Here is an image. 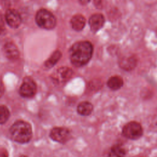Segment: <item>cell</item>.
Listing matches in <instances>:
<instances>
[{
	"instance_id": "cell-1",
	"label": "cell",
	"mask_w": 157,
	"mask_h": 157,
	"mask_svg": "<svg viewBox=\"0 0 157 157\" xmlns=\"http://www.w3.org/2000/svg\"><path fill=\"white\" fill-rule=\"evenodd\" d=\"M93 47L89 41H80L75 43L69 50V58L75 67L86 64L92 57Z\"/></svg>"
},
{
	"instance_id": "cell-18",
	"label": "cell",
	"mask_w": 157,
	"mask_h": 157,
	"mask_svg": "<svg viewBox=\"0 0 157 157\" xmlns=\"http://www.w3.org/2000/svg\"><path fill=\"white\" fill-rule=\"evenodd\" d=\"M94 4L98 9H101L104 6V0H94Z\"/></svg>"
},
{
	"instance_id": "cell-2",
	"label": "cell",
	"mask_w": 157,
	"mask_h": 157,
	"mask_svg": "<svg viewBox=\"0 0 157 157\" xmlns=\"http://www.w3.org/2000/svg\"><path fill=\"white\" fill-rule=\"evenodd\" d=\"M9 132L12 139L15 142L20 144L29 142L33 136L31 124L23 120L15 121L11 126Z\"/></svg>"
},
{
	"instance_id": "cell-11",
	"label": "cell",
	"mask_w": 157,
	"mask_h": 157,
	"mask_svg": "<svg viewBox=\"0 0 157 157\" xmlns=\"http://www.w3.org/2000/svg\"><path fill=\"white\" fill-rule=\"evenodd\" d=\"M93 110V106L91 103L86 101L80 102L77 108L78 114L83 116H88L91 113Z\"/></svg>"
},
{
	"instance_id": "cell-3",
	"label": "cell",
	"mask_w": 157,
	"mask_h": 157,
	"mask_svg": "<svg viewBox=\"0 0 157 157\" xmlns=\"http://www.w3.org/2000/svg\"><path fill=\"white\" fill-rule=\"evenodd\" d=\"M35 19L40 28L47 30L53 29L56 24V20L53 14L44 9H40L37 12Z\"/></svg>"
},
{
	"instance_id": "cell-14",
	"label": "cell",
	"mask_w": 157,
	"mask_h": 157,
	"mask_svg": "<svg viewBox=\"0 0 157 157\" xmlns=\"http://www.w3.org/2000/svg\"><path fill=\"white\" fill-rule=\"evenodd\" d=\"M62 56L61 52L59 50H56L53 53L51 56L45 62V66L48 68H51L54 66L56 63L59 60Z\"/></svg>"
},
{
	"instance_id": "cell-8",
	"label": "cell",
	"mask_w": 157,
	"mask_h": 157,
	"mask_svg": "<svg viewBox=\"0 0 157 157\" xmlns=\"http://www.w3.org/2000/svg\"><path fill=\"white\" fill-rule=\"evenodd\" d=\"M104 21V17L101 13H96L91 15L88 21L91 31L94 33L98 31L103 26Z\"/></svg>"
},
{
	"instance_id": "cell-10",
	"label": "cell",
	"mask_w": 157,
	"mask_h": 157,
	"mask_svg": "<svg viewBox=\"0 0 157 157\" xmlns=\"http://www.w3.org/2000/svg\"><path fill=\"white\" fill-rule=\"evenodd\" d=\"M71 23L72 28L77 31H82L85 26L86 20L83 16L82 15H74L71 21Z\"/></svg>"
},
{
	"instance_id": "cell-19",
	"label": "cell",
	"mask_w": 157,
	"mask_h": 157,
	"mask_svg": "<svg viewBox=\"0 0 157 157\" xmlns=\"http://www.w3.org/2000/svg\"><path fill=\"white\" fill-rule=\"evenodd\" d=\"M5 31V25L2 17L0 16V35L3 34Z\"/></svg>"
},
{
	"instance_id": "cell-12",
	"label": "cell",
	"mask_w": 157,
	"mask_h": 157,
	"mask_svg": "<svg viewBox=\"0 0 157 157\" xmlns=\"http://www.w3.org/2000/svg\"><path fill=\"white\" fill-rule=\"evenodd\" d=\"M107 84L111 90H117L123 86V80L120 76H113L109 79Z\"/></svg>"
},
{
	"instance_id": "cell-13",
	"label": "cell",
	"mask_w": 157,
	"mask_h": 157,
	"mask_svg": "<svg viewBox=\"0 0 157 157\" xmlns=\"http://www.w3.org/2000/svg\"><path fill=\"white\" fill-rule=\"evenodd\" d=\"M137 59L133 56L124 58L120 63V66L124 70L129 71L132 69L136 65Z\"/></svg>"
},
{
	"instance_id": "cell-17",
	"label": "cell",
	"mask_w": 157,
	"mask_h": 157,
	"mask_svg": "<svg viewBox=\"0 0 157 157\" xmlns=\"http://www.w3.org/2000/svg\"><path fill=\"white\" fill-rule=\"evenodd\" d=\"M58 74L61 76L62 81H66L69 79L72 75V71L70 68L62 67L58 70Z\"/></svg>"
},
{
	"instance_id": "cell-5",
	"label": "cell",
	"mask_w": 157,
	"mask_h": 157,
	"mask_svg": "<svg viewBox=\"0 0 157 157\" xmlns=\"http://www.w3.org/2000/svg\"><path fill=\"white\" fill-rule=\"evenodd\" d=\"M36 91L37 86L35 82L30 77L25 78L19 89L20 96L25 98H31L34 96Z\"/></svg>"
},
{
	"instance_id": "cell-21",
	"label": "cell",
	"mask_w": 157,
	"mask_h": 157,
	"mask_svg": "<svg viewBox=\"0 0 157 157\" xmlns=\"http://www.w3.org/2000/svg\"><path fill=\"white\" fill-rule=\"evenodd\" d=\"M91 0H80V2L82 4H86L88 3H89L90 2Z\"/></svg>"
},
{
	"instance_id": "cell-15",
	"label": "cell",
	"mask_w": 157,
	"mask_h": 157,
	"mask_svg": "<svg viewBox=\"0 0 157 157\" xmlns=\"http://www.w3.org/2000/svg\"><path fill=\"white\" fill-rule=\"evenodd\" d=\"M126 155V151L124 147L120 144L113 145L110 151L109 156H123Z\"/></svg>"
},
{
	"instance_id": "cell-9",
	"label": "cell",
	"mask_w": 157,
	"mask_h": 157,
	"mask_svg": "<svg viewBox=\"0 0 157 157\" xmlns=\"http://www.w3.org/2000/svg\"><path fill=\"white\" fill-rule=\"evenodd\" d=\"M4 50L6 56L9 59L14 60L17 59L19 56L18 48L13 42H7L4 47Z\"/></svg>"
},
{
	"instance_id": "cell-20",
	"label": "cell",
	"mask_w": 157,
	"mask_h": 157,
	"mask_svg": "<svg viewBox=\"0 0 157 157\" xmlns=\"http://www.w3.org/2000/svg\"><path fill=\"white\" fill-rule=\"evenodd\" d=\"M4 93V86L3 84V82L0 79V98L3 95Z\"/></svg>"
},
{
	"instance_id": "cell-7",
	"label": "cell",
	"mask_w": 157,
	"mask_h": 157,
	"mask_svg": "<svg viewBox=\"0 0 157 157\" xmlns=\"http://www.w3.org/2000/svg\"><path fill=\"white\" fill-rule=\"evenodd\" d=\"M5 19L7 25L12 28H17L21 23V16L15 9H8L6 12Z\"/></svg>"
},
{
	"instance_id": "cell-4",
	"label": "cell",
	"mask_w": 157,
	"mask_h": 157,
	"mask_svg": "<svg viewBox=\"0 0 157 157\" xmlns=\"http://www.w3.org/2000/svg\"><path fill=\"white\" fill-rule=\"evenodd\" d=\"M122 134L129 139L136 140L142 136L143 129L139 123L131 121L124 126L122 129Z\"/></svg>"
},
{
	"instance_id": "cell-6",
	"label": "cell",
	"mask_w": 157,
	"mask_h": 157,
	"mask_svg": "<svg viewBox=\"0 0 157 157\" xmlns=\"http://www.w3.org/2000/svg\"><path fill=\"white\" fill-rule=\"evenodd\" d=\"M50 137L54 141L61 144H65L69 140L71 132L66 128L55 127L52 129L50 133Z\"/></svg>"
},
{
	"instance_id": "cell-16",
	"label": "cell",
	"mask_w": 157,
	"mask_h": 157,
	"mask_svg": "<svg viewBox=\"0 0 157 157\" xmlns=\"http://www.w3.org/2000/svg\"><path fill=\"white\" fill-rule=\"evenodd\" d=\"M10 117V112L8 108L2 105H0V124H4Z\"/></svg>"
}]
</instances>
